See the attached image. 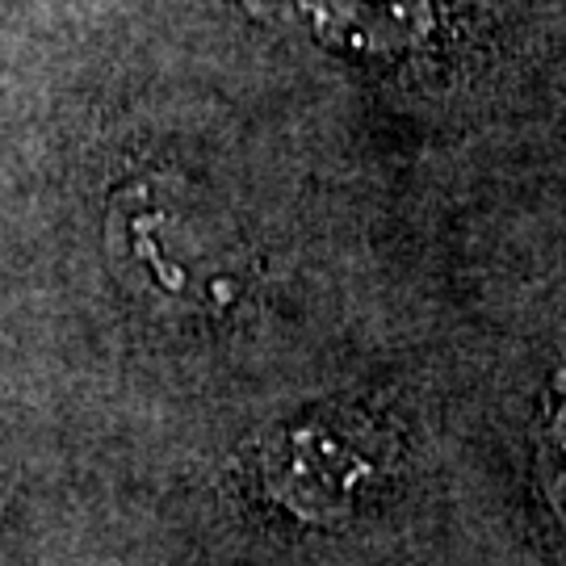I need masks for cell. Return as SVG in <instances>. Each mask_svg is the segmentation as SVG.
<instances>
[{"mask_svg":"<svg viewBox=\"0 0 566 566\" xmlns=\"http://www.w3.org/2000/svg\"><path fill=\"white\" fill-rule=\"evenodd\" d=\"M285 21L303 25L348 55L390 60L437 39L446 0H269Z\"/></svg>","mask_w":566,"mask_h":566,"instance_id":"obj_2","label":"cell"},{"mask_svg":"<svg viewBox=\"0 0 566 566\" xmlns=\"http://www.w3.org/2000/svg\"><path fill=\"white\" fill-rule=\"evenodd\" d=\"M537 483L554 516L566 525V369L546 386L542 416H537Z\"/></svg>","mask_w":566,"mask_h":566,"instance_id":"obj_3","label":"cell"},{"mask_svg":"<svg viewBox=\"0 0 566 566\" xmlns=\"http://www.w3.org/2000/svg\"><path fill=\"white\" fill-rule=\"evenodd\" d=\"M395 446L361 411H315L282 428L261 458L269 495L306 525H340L369 500Z\"/></svg>","mask_w":566,"mask_h":566,"instance_id":"obj_1","label":"cell"}]
</instances>
